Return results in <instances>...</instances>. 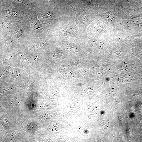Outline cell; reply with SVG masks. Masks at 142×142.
Listing matches in <instances>:
<instances>
[{
	"mask_svg": "<svg viewBox=\"0 0 142 142\" xmlns=\"http://www.w3.org/2000/svg\"><path fill=\"white\" fill-rule=\"evenodd\" d=\"M85 3H90V0H82Z\"/></svg>",
	"mask_w": 142,
	"mask_h": 142,
	"instance_id": "1",
	"label": "cell"
}]
</instances>
